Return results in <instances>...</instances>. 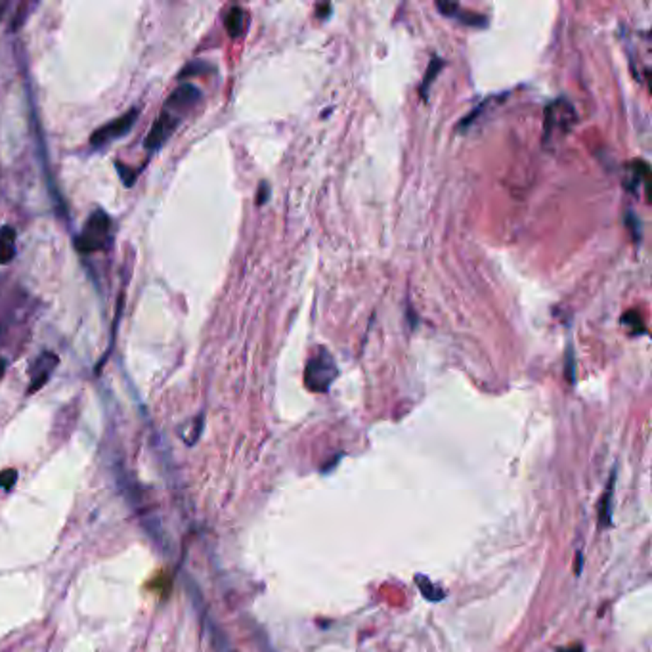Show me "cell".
Instances as JSON below:
<instances>
[{
	"label": "cell",
	"mask_w": 652,
	"mask_h": 652,
	"mask_svg": "<svg viewBox=\"0 0 652 652\" xmlns=\"http://www.w3.org/2000/svg\"><path fill=\"white\" fill-rule=\"evenodd\" d=\"M115 168H117V173H119V176H121V180H123L124 186L127 187L134 186L136 178H138V170H132V168L127 167V165H123V163H119V161L115 163Z\"/></svg>",
	"instance_id": "cell-12"
},
{
	"label": "cell",
	"mask_w": 652,
	"mask_h": 652,
	"mask_svg": "<svg viewBox=\"0 0 652 652\" xmlns=\"http://www.w3.org/2000/svg\"><path fill=\"white\" fill-rule=\"evenodd\" d=\"M614 478H616V475L612 472V477H610V482H608V488L605 490V494H602V501H600V507H599V526H600V528H607V526H610V517H612Z\"/></svg>",
	"instance_id": "cell-10"
},
{
	"label": "cell",
	"mask_w": 652,
	"mask_h": 652,
	"mask_svg": "<svg viewBox=\"0 0 652 652\" xmlns=\"http://www.w3.org/2000/svg\"><path fill=\"white\" fill-rule=\"evenodd\" d=\"M58 356L52 354V352H42V354L35 360L31 369V387L27 390V394H33L40 390V388L45 387L48 379H50V375L58 366Z\"/></svg>",
	"instance_id": "cell-7"
},
{
	"label": "cell",
	"mask_w": 652,
	"mask_h": 652,
	"mask_svg": "<svg viewBox=\"0 0 652 652\" xmlns=\"http://www.w3.org/2000/svg\"><path fill=\"white\" fill-rule=\"evenodd\" d=\"M209 69H211V67H205V65L199 64V62H192V64L187 65L186 69H184V71L180 73V77L182 78L192 77L194 73H203V71H209Z\"/></svg>",
	"instance_id": "cell-17"
},
{
	"label": "cell",
	"mask_w": 652,
	"mask_h": 652,
	"mask_svg": "<svg viewBox=\"0 0 652 652\" xmlns=\"http://www.w3.org/2000/svg\"><path fill=\"white\" fill-rule=\"evenodd\" d=\"M440 67H442V59H440V58H433V62H431V65H429V69H426L425 81H423V84H421V94H425L426 88H429V84L433 83L434 77L438 75Z\"/></svg>",
	"instance_id": "cell-13"
},
{
	"label": "cell",
	"mask_w": 652,
	"mask_h": 652,
	"mask_svg": "<svg viewBox=\"0 0 652 652\" xmlns=\"http://www.w3.org/2000/svg\"><path fill=\"white\" fill-rule=\"evenodd\" d=\"M4 373H6V362H4V360L0 358V379L4 377Z\"/></svg>",
	"instance_id": "cell-21"
},
{
	"label": "cell",
	"mask_w": 652,
	"mask_h": 652,
	"mask_svg": "<svg viewBox=\"0 0 652 652\" xmlns=\"http://www.w3.org/2000/svg\"><path fill=\"white\" fill-rule=\"evenodd\" d=\"M559 652H581V645H574L570 646V648H561Z\"/></svg>",
	"instance_id": "cell-20"
},
{
	"label": "cell",
	"mask_w": 652,
	"mask_h": 652,
	"mask_svg": "<svg viewBox=\"0 0 652 652\" xmlns=\"http://www.w3.org/2000/svg\"><path fill=\"white\" fill-rule=\"evenodd\" d=\"M6 8H8V2H0V18H2V13H4Z\"/></svg>",
	"instance_id": "cell-22"
},
{
	"label": "cell",
	"mask_w": 652,
	"mask_h": 652,
	"mask_svg": "<svg viewBox=\"0 0 652 652\" xmlns=\"http://www.w3.org/2000/svg\"><path fill=\"white\" fill-rule=\"evenodd\" d=\"M199 100H201L199 88H197L195 84L184 83V84H180V86H178V88L170 94V96H168V100L165 102V110L170 111V113H175V115H176V111H178V113H184V111L190 110V107H194Z\"/></svg>",
	"instance_id": "cell-6"
},
{
	"label": "cell",
	"mask_w": 652,
	"mask_h": 652,
	"mask_svg": "<svg viewBox=\"0 0 652 652\" xmlns=\"http://www.w3.org/2000/svg\"><path fill=\"white\" fill-rule=\"evenodd\" d=\"M111 220L104 211L92 213L83 226L81 233L75 238V247L78 252L88 255V252L102 251L110 243Z\"/></svg>",
	"instance_id": "cell-1"
},
{
	"label": "cell",
	"mask_w": 652,
	"mask_h": 652,
	"mask_svg": "<svg viewBox=\"0 0 652 652\" xmlns=\"http://www.w3.org/2000/svg\"><path fill=\"white\" fill-rule=\"evenodd\" d=\"M337 375H339V369H337L333 356L325 349H320L306 363L304 385L312 392H325V390H330V387L337 379Z\"/></svg>",
	"instance_id": "cell-2"
},
{
	"label": "cell",
	"mask_w": 652,
	"mask_h": 652,
	"mask_svg": "<svg viewBox=\"0 0 652 652\" xmlns=\"http://www.w3.org/2000/svg\"><path fill=\"white\" fill-rule=\"evenodd\" d=\"M268 195H270V187H268V184H266V182H262V184H260V187H259V195H257V203H259V205L266 203V199H268Z\"/></svg>",
	"instance_id": "cell-19"
},
{
	"label": "cell",
	"mask_w": 652,
	"mask_h": 652,
	"mask_svg": "<svg viewBox=\"0 0 652 652\" xmlns=\"http://www.w3.org/2000/svg\"><path fill=\"white\" fill-rule=\"evenodd\" d=\"M436 8L440 12L444 13L446 18H453V20L461 21L463 25L471 27H482L486 25V18L480 16L477 12H469L465 8L458 4V2H436Z\"/></svg>",
	"instance_id": "cell-8"
},
{
	"label": "cell",
	"mask_w": 652,
	"mask_h": 652,
	"mask_svg": "<svg viewBox=\"0 0 652 652\" xmlns=\"http://www.w3.org/2000/svg\"><path fill=\"white\" fill-rule=\"evenodd\" d=\"M138 115H140V110H138V107H132V110L127 111L124 115L117 117V119H113L110 123L102 124L100 129H96L92 132L91 144L92 146H96V148H100V146H105V144L113 142L117 138H123L124 134H129L130 130H132Z\"/></svg>",
	"instance_id": "cell-4"
},
{
	"label": "cell",
	"mask_w": 652,
	"mask_h": 652,
	"mask_svg": "<svg viewBox=\"0 0 652 652\" xmlns=\"http://www.w3.org/2000/svg\"><path fill=\"white\" fill-rule=\"evenodd\" d=\"M13 257H16V247H13V243H0V264L12 262Z\"/></svg>",
	"instance_id": "cell-16"
},
{
	"label": "cell",
	"mask_w": 652,
	"mask_h": 652,
	"mask_svg": "<svg viewBox=\"0 0 652 652\" xmlns=\"http://www.w3.org/2000/svg\"><path fill=\"white\" fill-rule=\"evenodd\" d=\"M415 581H417V586H419L423 597H426L429 600L444 599V591H438V589H440L438 586H434L433 581L426 580L425 576H417V578H415Z\"/></svg>",
	"instance_id": "cell-11"
},
{
	"label": "cell",
	"mask_w": 652,
	"mask_h": 652,
	"mask_svg": "<svg viewBox=\"0 0 652 652\" xmlns=\"http://www.w3.org/2000/svg\"><path fill=\"white\" fill-rule=\"evenodd\" d=\"M245 10L239 6H233L228 10L226 18H224V25L230 37H239L243 29H245Z\"/></svg>",
	"instance_id": "cell-9"
},
{
	"label": "cell",
	"mask_w": 652,
	"mask_h": 652,
	"mask_svg": "<svg viewBox=\"0 0 652 652\" xmlns=\"http://www.w3.org/2000/svg\"><path fill=\"white\" fill-rule=\"evenodd\" d=\"M178 124H180V115H175L170 111L163 110L159 117H157L156 123H153V127L149 129L148 136L144 140V148L149 149V151H157L170 136L175 134Z\"/></svg>",
	"instance_id": "cell-5"
},
{
	"label": "cell",
	"mask_w": 652,
	"mask_h": 652,
	"mask_svg": "<svg viewBox=\"0 0 652 652\" xmlns=\"http://www.w3.org/2000/svg\"><path fill=\"white\" fill-rule=\"evenodd\" d=\"M16 482H18V471L8 469V471L0 472V488H6V490H10Z\"/></svg>",
	"instance_id": "cell-15"
},
{
	"label": "cell",
	"mask_w": 652,
	"mask_h": 652,
	"mask_svg": "<svg viewBox=\"0 0 652 652\" xmlns=\"http://www.w3.org/2000/svg\"><path fill=\"white\" fill-rule=\"evenodd\" d=\"M622 323H627V325H633V327H637L639 333H645V327H643V322H641V316L637 310H629L626 312L624 316H622Z\"/></svg>",
	"instance_id": "cell-14"
},
{
	"label": "cell",
	"mask_w": 652,
	"mask_h": 652,
	"mask_svg": "<svg viewBox=\"0 0 652 652\" xmlns=\"http://www.w3.org/2000/svg\"><path fill=\"white\" fill-rule=\"evenodd\" d=\"M574 123V105L566 102L564 98L557 100V102L545 107V115H543V140L549 142L553 138H561V136L569 134Z\"/></svg>",
	"instance_id": "cell-3"
},
{
	"label": "cell",
	"mask_w": 652,
	"mask_h": 652,
	"mask_svg": "<svg viewBox=\"0 0 652 652\" xmlns=\"http://www.w3.org/2000/svg\"><path fill=\"white\" fill-rule=\"evenodd\" d=\"M16 241V232L10 226L0 228V243H13Z\"/></svg>",
	"instance_id": "cell-18"
}]
</instances>
